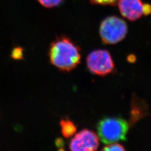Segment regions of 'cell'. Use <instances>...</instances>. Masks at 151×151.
Returning a JSON list of instances; mask_svg holds the SVG:
<instances>
[{
	"mask_svg": "<svg viewBox=\"0 0 151 151\" xmlns=\"http://www.w3.org/2000/svg\"><path fill=\"white\" fill-rule=\"evenodd\" d=\"M49 58L51 63L63 71H70L80 62V48L70 38L62 35L50 44Z\"/></svg>",
	"mask_w": 151,
	"mask_h": 151,
	"instance_id": "1",
	"label": "cell"
},
{
	"mask_svg": "<svg viewBox=\"0 0 151 151\" xmlns=\"http://www.w3.org/2000/svg\"><path fill=\"white\" fill-rule=\"evenodd\" d=\"M97 133L103 143L109 145L126 139L129 129L128 122L119 117H108L101 119L97 124Z\"/></svg>",
	"mask_w": 151,
	"mask_h": 151,
	"instance_id": "2",
	"label": "cell"
},
{
	"mask_svg": "<svg viewBox=\"0 0 151 151\" xmlns=\"http://www.w3.org/2000/svg\"><path fill=\"white\" fill-rule=\"evenodd\" d=\"M128 32L127 23L118 16H109L101 22L99 32L103 42L115 44L123 40Z\"/></svg>",
	"mask_w": 151,
	"mask_h": 151,
	"instance_id": "3",
	"label": "cell"
},
{
	"mask_svg": "<svg viewBox=\"0 0 151 151\" xmlns=\"http://www.w3.org/2000/svg\"><path fill=\"white\" fill-rule=\"evenodd\" d=\"M87 67L90 71L96 75L106 76L114 68V64L110 53L106 50H96L88 55Z\"/></svg>",
	"mask_w": 151,
	"mask_h": 151,
	"instance_id": "4",
	"label": "cell"
},
{
	"mask_svg": "<svg viewBox=\"0 0 151 151\" xmlns=\"http://www.w3.org/2000/svg\"><path fill=\"white\" fill-rule=\"evenodd\" d=\"M99 146V137L94 132L85 129L76 134L70 140V149L73 151H93Z\"/></svg>",
	"mask_w": 151,
	"mask_h": 151,
	"instance_id": "5",
	"label": "cell"
},
{
	"mask_svg": "<svg viewBox=\"0 0 151 151\" xmlns=\"http://www.w3.org/2000/svg\"><path fill=\"white\" fill-rule=\"evenodd\" d=\"M122 16L134 22L143 15L142 0H119L117 4Z\"/></svg>",
	"mask_w": 151,
	"mask_h": 151,
	"instance_id": "6",
	"label": "cell"
},
{
	"mask_svg": "<svg viewBox=\"0 0 151 151\" xmlns=\"http://www.w3.org/2000/svg\"><path fill=\"white\" fill-rule=\"evenodd\" d=\"M62 134L65 138H70L77 130V127L69 119H62L60 122Z\"/></svg>",
	"mask_w": 151,
	"mask_h": 151,
	"instance_id": "7",
	"label": "cell"
},
{
	"mask_svg": "<svg viewBox=\"0 0 151 151\" xmlns=\"http://www.w3.org/2000/svg\"><path fill=\"white\" fill-rule=\"evenodd\" d=\"M38 1L46 8H52L59 5L62 0H38Z\"/></svg>",
	"mask_w": 151,
	"mask_h": 151,
	"instance_id": "8",
	"label": "cell"
},
{
	"mask_svg": "<svg viewBox=\"0 0 151 151\" xmlns=\"http://www.w3.org/2000/svg\"><path fill=\"white\" fill-rule=\"evenodd\" d=\"M92 4L100 5L116 6L119 0H90Z\"/></svg>",
	"mask_w": 151,
	"mask_h": 151,
	"instance_id": "9",
	"label": "cell"
},
{
	"mask_svg": "<svg viewBox=\"0 0 151 151\" xmlns=\"http://www.w3.org/2000/svg\"><path fill=\"white\" fill-rule=\"evenodd\" d=\"M102 151H125L124 146L119 143H112L105 146L101 150Z\"/></svg>",
	"mask_w": 151,
	"mask_h": 151,
	"instance_id": "10",
	"label": "cell"
},
{
	"mask_svg": "<svg viewBox=\"0 0 151 151\" xmlns=\"http://www.w3.org/2000/svg\"><path fill=\"white\" fill-rule=\"evenodd\" d=\"M11 57L15 60H21L23 58V49L21 47H15L12 49Z\"/></svg>",
	"mask_w": 151,
	"mask_h": 151,
	"instance_id": "11",
	"label": "cell"
},
{
	"mask_svg": "<svg viewBox=\"0 0 151 151\" xmlns=\"http://www.w3.org/2000/svg\"><path fill=\"white\" fill-rule=\"evenodd\" d=\"M143 15H148L151 13V5L148 4H143L142 6Z\"/></svg>",
	"mask_w": 151,
	"mask_h": 151,
	"instance_id": "12",
	"label": "cell"
},
{
	"mask_svg": "<svg viewBox=\"0 0 151 151\" xmlns=\"http://www.w3.org/2000/svg\"><path fill=\"white\" fill-rule=\"evenodd\" d=\"M55 145L58 147H63L64 146V142L61 138H57L55 140Z\"/></svg>",
	"mask_w": 151,
	"mask_h": 151,
	"instance_id": "13",
	"label": "cell"
},
{
	"mask_svg": "<svg viewBox=\"0 0 151 151\" xmlns=\"http://www.w3.org/2000/svg\"><path fill=\"white\" fill-rule=\"evenodd\" d=\"M128 60L129 62L133 63L136 60V57L135 55L133 54H130L128 57Z\"/></svg>",
	"mask_w": 151,
	"mask_h": 151,
	"instance_id": "14",
	"label": "cell"
}]
</instances>
